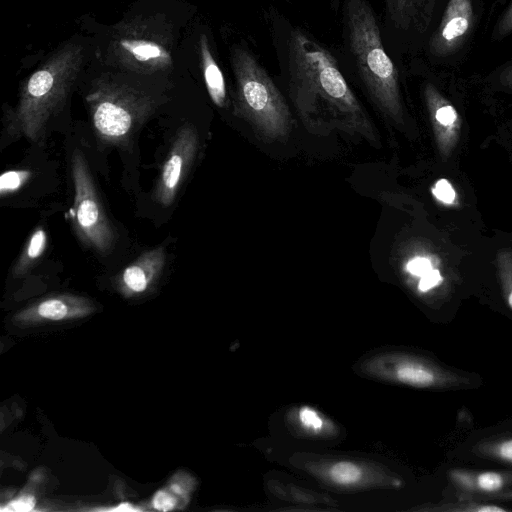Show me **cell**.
I'll return each mask as SVG.
<instances>
[{
    "label": "cell",
    "instance_id": "8992f818",
    "mask_svg": "<svg viewBox=\"0 0 512 512\" xmlns=\"http://www.w3.org/2000/svg\"><path fill=\"white\" fill-rule=\"evenodd\" d=\"M361 371L374 379L425 389H448L470 385L462 374L412 353L385 352L366 358Z\"/></svg>",
    "mask_w": 512,
    "mask_h": 512
},
{
    "label": "cell",
    "instance_id": "2e32d148",
    "mask_svg": "<svg viewBox=\"0 0 512 512\" xmlns=\"http://www.w3.org/2000/svg\"><path fill=\"white\" fill-rule=\"evenodd\" d=\"M199 53L205 85L213 103L218 107H225L227 92L223 73L213 57L206 35H201Z\"/></svg>",
    "mask_w": 512,
    "mask_h": 512
},
{
    "label": "cell",
    "instance_id": "ac0fdd59",
    "mask_svg": "<svg viewBox=\"0 0 512 512\" xmlns=\"http://www.w3.org/2000/svg\"><path fill=\"white\" fill-rule=\"evenodd\" d=\"M47 239V232L41 226L32 232L13 268L15 276L25 275L40 259L47 247Z\"/></svg>",
    "mask_w": 512,
    "mask_h": 512
},
{
    "label": "cell",
    "instance_id": "7c38bea8",
    "mask_svg": "<svg viewBox=\"0 0 512 512\" xmlns=\"http://www.w3.org/2000/svg\"><path fill=\"white\" fill-rule=\"evenodd\" d=\"M312 471L327 484L345 489L369 486L373 478L370 467L350 459L325 460Z\"/></svg>",
    "mask_w": 512,
    "mask_h": 512
},
{
    "label": "cell",
    "instance_id": "5b68a950",
    "mask_svg": "<svg viewBox=\"0 0 512 512\" xmlns=\"http://www.w3.org/2000/svg\"><path fill=\"white\" fill-rule=\"evenodd\" d=\"M86 101L97 137L111 146L126 144L157 107L146 91L107 78L95 83Z\"/></svg>",
    "mask_w": 512,
    "mask_h": 512
},
{
    "label": "cell",
    "instance_id": "6da1fadb",
    "mask_svg": "<svg viewBox=\"0 0 512 512\" xmlns=\"http://www.w3.org/2000/svg\"><path fill=\"white\" fill-rule=\"evenodd\" d=\"M288 75L290 97L309 132L329 135L340 131L379 144L373 121L332 54L300 29L290 34Z\"/></svg>",
    "mask_w": 512,
    "mask_h": 512
},
{
    "label": "cell",
    "instance_id": "5bb4252c",
    "mask_svg": "<svg viewBox=\"0 0 512 512\" xmlns=\"http://www.w3.org/2000/svg\"><path fill=\"white\" fill-rule=\"evenodd\" d=\"M451 482L460 490L484 496L504 495L512 483V474L498 471H473L453 469L449 472Z\"/></svg>",
    "mask_w": 512,
    "mask_h": 512
},
{
    "label": "cell",
    "instance_id": "8fae6325",
    "mask_svg": "<svg viewBox=\"0 0 512 512\" xmlns=\"http://www.w3.org/2000/svg\"><path fill=\"white\" fill-rule=\"evenodd\" d=\"M166 263V250L158 246L143 252L117 277L120 291L132 296L147 291L160 277Z\"/></svg>",
    "mask_w": 512,
    "mask_h": 512
},
{
    "label": "cell",
    "instance_id": "f1b7e54d",
    "mask_svg": "<svg viewBox=\"0 0 512 512\" xmlns=\"http://www.w3.org/2000/svg\"><path fill=\"white\" fill-rule=\"evenodd\" d=\"M512 32V3L506 10V12L503 14L502 18L500 19L496 34L498 37H504L507 36Z\"/></svg>",
    "mask_w": 512,
    "mask_h": 512
},
{
    "label": "cell",
    "instance_id": "f546056e",
    "mask_svg": "<svg viewBox=\"0 0 512 512\" xmlns=\"http://www.w3.org/2000/svg\"><path fill=\"white\" fill-rule=\"evenodd\" d=\"M501 81L512 88V66L505 68L500 76Z\"/></svg>",
    "mask_w": 512,
    "mask_h": 512
},
{
    "label": "cell",
    "instance_id": "3957f363",
    "mask_svg": "<svg viewBox=\"0 0 512 512\" xmlns=\"http://www.w3.org/2000/svg\"><path fill=\"white\" fill-rule=\"evenodd\" d=\"M344 14L350 50L368 94L386 117L400 122L398 72L384 48L372 8L366 0H345Z\"/></svg>",
    "mask_w": 512,
    "mask_h": 512
},
{
    "label": "cell",
    "instance_id": "484cf974",
    "mask_svg": "<svg viewBox=\"0 0 512 512\" xmlns=\"http://www.w3.org/2000/svg\"><path fill=\"white\" fill-rule=\"evenodd\" d=\"M406 269L410 274L421 278L432 270V263L425 257H416L408 262Z\"/></svg>",
    "mask_w": 512,
    "mask_h": 512
},
{
    "label": "cell",
    "instance_id": "e0dca14e",
    "mask_svg": "<svg viewBox=\"0 0 512 512\" xmlns=\"http://www.w3.org/2000/svg\"><path fill=\"white\" fill-rule=\"evenodd\" d=\"M89 303L79 297L61 295L41 301L35 308L38 316L48 320H61L88 310Z\"/></svg>",
    "mask_w": 512,
    "mask_h": 512
},
{
    "label": "cell",
    "instance_id": "7a4b0ae2",
    "mask_svg": "<svg viewBox=\"0 0 512 512\" xmlns=\"http://www.w3.org/2000/svg\"><path fill=\"white\" fill-rule=\"evenodd\" d=\"M83 49L69 44L55 52L24 82L18 104L4 118L8 139L40 142L51 117L64 105L77 78Z\"/></svg>",
    "mask_w": 512,
    "mask_h": 512
},
{
    "label": "cell",
    "instance_id": "277c9868",
    "mask_svg": "<svg viewBox=\"0 0 512 512\" xmlns=\"http://www.w3.org/2000/svg\"><path fill=\"white\" fill-rule=\"evenodd\" d=\"M235 77V114L247 122L259 138L282 141L292 126L289 107L266 70L241 47L231 51Z\"/></svg>",
    "mask_w": 512,
    "mask_h": 512
},
{
    "label": "cell",
    "instance_id": "9c48e42d",
    "mask_svg": "<svg viewBox=\"0 0 512 512\" xmlns=\"http://www.w3.org/2000/svg\"><path fill=\"white\" fill-rule=\"evenodd\" d=\"M199 144L197 130L190 124L177 131L155 186L153 197L163 206H170L195 159Z\"/></svg>",
    "mask_w": 512,
    "mask_h": 512
},
{
    "label": "cell",
    "instance_id": "4fadbf2b",
    "mask_svg": "<svg viewBox=\"0 0 512 512\" xmlns=\"http://www.w3.org/2000/svg\"><path fill=\"white\" fill-rule=\"evenodd\" d=\"M387 15L401 30L424 32L433 17L435 0H384Z\"/></svg>",
    "mask_w": 512,
    "mask_h": 512
},
{
    "label": "cell",
    "instance_id": "ba28073f",
    "mask_svg": "<svg viewBox=\"0 0 512 512\" xmlns=\"http://www.w3.org/2000/svg\"><path fill=\"white\" fill-rule=\"evenodd\" d=\"M110 50L119 65L138 73L165 71L172 66L168 34L149 23L135 22L119 27Z\"/></svg>",
    "mask_w": 512,
    "mask_h": 512
},
{
    "label": "cell",
    "instance_id": "9a60e30c",
    "mask_svg": "<svg viewBox=\"0 0 512 512\" xmlns=\"http://www.w3.org/2000/svg\"><path fill=\"white\" fill-rule=\"evenodd\" d=\"M424 95L439 146L442 147L444 138L455 137V131L459 128L458 113L434 85L427 84Z\"/></svg>",
    "mask_w": 512,
    "mask_h": 512
},
{
    "label": "cell",
    "instance_id": "7402d4cb",
    "mask_svg": "<svg viewBox=\"0 0 512 512\" xmlns=\"http://www.w3.org/2000/svg\"><path fill=\"white\" fill-rule=\"evenodd\" d=\"M30 170L16 169L4 172L0 177V194L2 197L19 190L30 179Z\"/></svg>",
    "mask_w": 512,
    "mask_h": 512
},
{
    "label": "cell",
    "instance_id": "d6986e66",
    "mask_svg": "<svg viewBox=\"0 0 512 512\" xmlns=\"http://www.w3.org/2000/svg\"><path fill=\"white\" fill-rule=\"evenodd\" d=\"M473 451L481 457L512 465V437L479 442Z\"/></svg>",
    "mask_w": 512,
    "mask_h": 512
},
{
    "label": "cell",
    "instance_id": "30bf717a",
    "mask_svg": "<svg viewBox=\"0 0 512 512\" xmlns=\"http://www.w3.org/2000/svg\"><path fill=\"white\" fill-rule=\"evenodd\" d=\"M473 19L471 0H449L442 20L430 39V52L438 57L454 53L469 34Z\"/></svg>",
    "mask_w": 512,
    "mask_h": 512
},
{
    "label": "cell",
    "instance_id": "cb8c5ba5",
    "mask_svg": "<svg viewBox=\"0 0 512 512\" xmlns=\"http://www.w3.org/2000/svg\"><path fill=\"white\" fill-rule=\"evenodd\" d=\"M500 275L504 297L512 309V264H500Z\"/></svg>",
    "mask_w": 512,
    "mask_h": 512
},
{
    "label": "cell",
    "instance_id": "603a6c76",
    "mask_svg": "<svg viewBox=\"0 0 512 512\" xmlns=\"http://www.w3.org/2000/svg\"><path fill=\"white\" fill-rule=\"evenodd\" d=\"M434 196L440 200L443 203L450 204L455 200L456 193L450 184L449 181L446 179H440L438 180L433 189Z\"/></svg>",
    "mask_w": 512,
    "mask_h": 512
},
{
    "label": "cell",
    "instance_id": "d4e9b609",
    "mask_svg": "<svg viewBox=\"0 0 512 512\" xmlns=\"http://www.w3.org/2000/svg\"><path fill=\"white\" fill-rule=\"evenodd\" d=\"M177 500L167 490H159L153 498V506L160 511H169L176 508Z\"/></svg>",
    "mask_w": 512,
    "mask_h": 512
},
{
    "label": "cell",
    "instance_id": "52a82bcc",
    "mask_svg": "<svg viewBox=\"0 0 512 512\" xmlns=\"http://www.w3.org/2000/svg\"><path fill=\"white\" fill-rule=\"evenodd\" d=\"M71 175L74 186V229L86 246L101 255H106L115 243V232L80 150L73 152Z\"/></svg>",
    "mask_w": 512,
    "mask_h": 512
},
{
    "label": "cell",
    "instance_id": "4316f807",
    "mask_svg": "<svg viewBox=\"0 0 512 512\" xmlns=\"http://www.w3.org/2000/svg\"><path fill=\"white\" fill-rule=\"evenodd\" d=\"M441 282V273L436 269H432L430 272L420 278L418 282V290L421 292H427L438 286Z\"/></svg>",
    "mask_w": 512,
    "mask_h": 512
},
{
    "label": "cell",
    "instance_id": "ffe728a7",
    "mask_svg": "<svg viewBox=\"0 0 512 512\" xmlns=\"http://www.w3.org/2000/svg\"><path fill=\"white\" fill-rule=\"evenodd\" d=\"M295 422L302 431L318 435L330 431L326 419L311 407H301L295 414Z\"/></svg>",
    "mask_w": 512,
    "mask_h": 512
},
{
    "label": "cell",
    "instance_id": "44dd1931",
    "mask_svg": "<svg viewBox=\"0 0 512 512\" xmlns=\"http://www.w3.org/2000/svg\"><path fill=\"white\" fill-rule=\"evenodd\" d=\"M427 510L443 512H506L510 509L498 505L481 503L477 501L463 499L456 503H446L440 506L431 507Z\"/></svg>",
    "mask_w": 512,
    "mask_h": 512
},
{
    "label": "cell",
    "instance_id": "83f0119b",
    "mask_svg": "<svg viewBox=\"0 0 512 512\" xmlns=\"http://www.w3.org/2000/svg\"><path fill=\"white\" fill-rule=\"evenodd\" d=\"M36 500L32 495H24L10 502L8 505L9 510L13 511H30L34 508Z\"/></svg>",
    "mask_w": 512,
    "mask_h": 512
}]
</instances>
